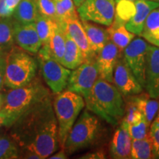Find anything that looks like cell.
<instances>
[{"instance_id":"cell-35","label":"cell","mask_w":159,"mask_h":159,"mask_svg":"<svg viewBox=\"0 0 159 159\" xmlns=\"http://www.w3.org/2000/svg\"><path fill=\"white\" fill-rule=\"evenodd\" d=\"M21 0H5V7L7 11L13 15V11Z\"/></svg>"},{"instance_id":"cell-25","label":"cell","mask_w":159,"mask_h":159,"mask_svg":"<svg viewBox=\"0 0 159 159\" xmlns=\"http://www.w3.org/2000/svg\"><path fill=\"white\" fill-rule=\"evenodd\" d=\"M130 158H153L152 142L149 135L142 139H133Z\"/></svg>"},{"instance_id":"cell-40","label":"cell","mask_w":159,"mask_h":159,"mask_svg":"<svg viewBox=\"0 0 159 159\" xmlns=\"http://www.w3.org/2000/svg\"><path fill=\"white\" fill-rule=\"evenodd\" d=\"M4 102H5V96H3L2 94L0 93V110L3 107Z\"/></svg>"},{"instance_id":"cell-28","label":"cell","mask_w":159,"mask_h":159,"mask_svg":"<svg viewBox=\"0 0 159 159\" xmlns=\"http://www.w3.org/2000/svg\"><path fill=\"white\" fill-rule=\"evenodd\" d=\"M34 23L42 46L47 44L50 40L51 35L52 34L53 30L57 21L39 16Z\"/></svg>"},{"instance_id":"cell-29","label":"cell","mask_w":159,"mask_h":159,"mask_svg":"<svg viewBox=\"0 0 159 159\" xmlns=\"http://www.w3.org/2000/svg\"><path fill=\"white\" fill-rule=\"evenodd\" d=\"M19 148L8 136H0V159L19 158Z\"/></svg>"},{"instance_id":"cell-31","label":"cell","mask_w":159,"mask_h":159,"mask_svg":"<svg viewBox=\"0 0 159 159\" xmlns=\"http://www.w3.org/2000/svg\"><path fill=\"white\" fill-rule=\"evenodd\" d=\"M150 127L149 137L152 142L153 158H159V111Z\"/></svg>"},{"instance_id":"cell-21","label":"cell","mask_w":159,"mask_h":159,"mask_svg":"<svg viewBox=\"0 0 159 159\" xmlns=\"http://www.w3.org/2000/svg\"><path fill=\"white\" fill-rule=\"evenodd\" d=\"M127 99H130L136 105L150 125L159 111L158 101L150 97L148 94H143L142 92L139 94L128 96Z\"/></svg>"},{"instance_id":"cell-33","label":"cell","mask_w":159,"mask_h":159,"mask_svg":"<svg viewBox=\"0 0 159 159\" xmlns=\"http://www.w3.org/2000/svg\"><path fill=\"white\" fill-rule=\"evenodd\" d=\"M150 126L144 117H143L139 122L128 125V130L133 139H142L149 135Z\"/></svg>"},{"instance_id":"cell-8","label":"cell","mask_w":159,"mask_h":159,"mask_svg":"<svg viewBox=\"0 0 159 159\" xmlns=\"http://www.w3.org/2000/svg\"><path fill=\"white\" fill-rule=\"evenodd\" d=\"M99 77L95 58L86 60L71 72L66 90L77 93L84 98L90 92Z\"/></svg>"},{"instance_id":"cell-42","label":"cell","mask_w":159,"mask_h":159,"mask_svg":"<svg viewBox=\"0 0 159 159\" xmlns=\"http://www.w3.org/2000/svg\"><path fill=\"white\" fill-rule=\"evenodd\" d=\"M116 1H118V0H116ZM128 1H130V2H134L136 1V0H128Z\"/></svg>"},{"instance_id":"cell-27","label":"cell","mask_w":159,"mask_h":159,"mask_svg":"<svg viewBox=\"0 0 159 159\" xmlns=\"http://www.w3.org/2000/svg\"><path fill=\"white\" fill-rule=\"evenodd\" d=\"M14 20L11 16L0 18V50L11 48L13 40Z\"/></svg>"},{"instance_id":"cell-18","label":"cell","mask_w":159,"mask_h":159,"mask_svg":"<svg viewBox=\"0 0 159 159\" xmlns=\"http://www.w3.org/2000/svg\"><path fill=\"white\" fill-rule=\"evenodd\" d=\"M134 4V14L125 23V27L128 31L141 36L147 18L151 12L159 7V2L151 0H136Z\"/></svg>"},{"instance_id":"cell-23","label":"cell","mask_w":159,"mask_h":159,"mask_svg":"<svg viewBox=\"0 0 159 159\" xmlns=\"http://www.w3.org/2000/svg\"><path fill=\"white\" fill-rule=\"evenodd\" d=\"M39 16L34 0H21L13 13L16 21L23 24L35 22Z\"/></svg>"},{"instance_id":"cell-22","label":"cell","mask_w":159,"mask_h":159,"mask_svg":"<svg viewBox=\"0 0 159 159\" xmlns=\"http://www.w3.org/2000/svg\"><path fill=\"white\" fill-rule=\"evenodd\" d=\"M65 34L66 49L61 63L66 68L75 69L84 62L85 58L82 51L75 42L74 40L66 33Z\"/></svg>"},{"instance_id":"cell-44","label":"cell","mask_w":159,"mask_h":159,"mask_svg":"<svg viewBox=\"0 0 159 159\" xmlns=\"http://www.w3.org/2000/svg\"><path fill=\"white\" fill-rule=\"evenodd\" d=\"M0 54H1V52H0Z\"/></svg>"},{"instance_id":"cell-20","label":"cell","mask_w":159,"mask_h":159,"mask_svg":"<svg viewBox=\"0 0 159 159\" xmlns=\"http://www.w3.org/2000/svg\"><path fill=\"white\" fill-rule=\"evenodd\" d=\"M107 30L110 39L118 47L120 51L124 50L135 37V34L127 30L125 21L116 15L112 25L109 26Z\"/></svg>"},{"instance_id":"cell-13","label":"cell","mask_w":159,"mask_h":159,"mask_svg":"<svg viewBox=\"0 0 159 159\" xmlns=\"http://www.w3.org/2000/svg\"><path fill=\"white\" fill-rule=\"evenodd\" d=\"M145 89L150 97L159 98V47L148 45L145 67Z\"/></svg>"},{"instance_id":"cell-26","label":"cell","mask_w":159,"mask_h":159,"mask_svg":"<svg viewBox=\"0 0 159 159\" xmlns=\"http://www.w3.org/2000/svg\"><path fill=\"white\" fill-rule=\"evenodd\" d=\"M57 23H63L69 20L78 18L73 0H54Z\"/></svg>"},{"instance_id":"cell-14","label":"cell","mask_w":159,"mask_h":159,"mask_svg":"<svg viewBox=\"0 0 159 159\" xmlns=\"http://www.w3.org/2000/svg\"><path fill=\"white\" fill-rule=\"evenodd\" d=\"M119 49L111 40L108 41L96 55L99 77L113 83L114 69L119 59Z\"/></svg>"},{"instance_id":"cell-11","label":"cell","mask_w":159,"mask_h":159,"mask_svg":"<svg viewBox=\"0 0 159 159\" xmlns=\"http://www.w3.org/2000/svg\"><path fill=\"white\" fill-rule=\"evenodd\" d=\"M113 83L123 96L139 94L144 90L124 58L119 59L117 61L114 69Z\"/></svg>"},{"instance_id":"cell-43","label":"cell","mask_w":159,"mask_h":159,"mask_svg":"<svg viewBox=\"0 0 159 159\" xmlns=\"http://www.w3.org/2000/svg\"><path fill=\"white\" fill-rule=\"evenodd\" d=\"M151 1H154V2H159V0H151Z\"/></svg>"},{"instance_id":"cell-6","label":"cell","mask_w":159,"mask_h":159,"mask_svg":"<svg viewBox=\"0 0 159 159\" xmlns=\"http://www.w3.org/2000/svg\"><path fill=\"white\" fill-rule=\"evenodd\" d=\"M101 124L98 117L85 110L69 131L63 148L71 155L94 144L100 134Z\"/></svg>"},{"instance_id":"cell-10","label":"cell","mask_w":159,"mask_h":159,"mask_svg":"<svg viewBox=\"0 0 159 159\" xmlns=\"http://www.w3.org/2000/svg\"><path fill=\"white\" fill-rule=\"evenodd\" d=\"M38 61L43 79L53 94L62 92L68 84L70 69L53 59L38 58Z\"/></svg>"},{"instance_id":"cell-1","label":"cell","mask_w":159,"mask_h":159,"mask_svg":"<svg viewBox=\"0 0 159 159\" xmlns=\"http://www.w3.org/2000/svg\"><path fill=\"white\" fill-rule=\"evenodd\" d=\"M10 128V136L19 147V153L33 152L43 159L61 147L52 94L25 111Z\"/></svg>"},{"instance_id":"cell-9","label":"cell","mask_w":159,"mask_h":159,"mask_svg":"<svg viewBox=\"0 0 159 159\" xmlns=\"http://www.w3.org/2000/svg\"><path fill=\"white\" fill-rule=\"evenodd\" d=\"M148 43L141 38L134 39L124 49V60L143 88H145V67Z\"/></svg>"},{"instance_id":"cell-2","label":"cell","mask_w":159,"mask_h":159,"mask_svg":"<svg viewBox=\"0 0 159 159\" xmlns=\"http://www.w3.org/2000/svg\"><path fill=\"white\" fill-rule=\"evenodd\" d=\"M86 109L111 125H117L125 115L122 93L112 83L99 77L86 97Z\"/></svg>"},{"instance_id":"cell-39","label":"cell","mask_w":159,"mask_h":159,"mask_svg":"<svg viewBox=\"0 0 159 159\" xmlns=\"http://www.w3.org/2000/svg\"><path fill=\"white\" fill-rule=\"evenodd\" d=\"M6 125H7V119H6L5 116L0 114V127L6 126Z\"/></svg>"},{"instance_id":"cell-37","label":"cell","mask_w":159,"mask_h":159,"mask_svg":"<svg viewBox=\"0 0 159 159\" xmlns=\"http://www.w3.org/2000/svg\"><path fill=\"white\" fill-rule=\"evenodd\" d=\"M11 13L5 7V0H0V18L11 16Z\"/></svg>"},{"instance_id":"cell-38","label":"cell","mask_w":159,"mask_h":159,"mask_svg":"<svg viewBox=\"0 0 159 159\" xmlns=\"http://www.w3.org/2000/svg\"><path fill=\"white\" fill-rule=\"evenodd\" d=\"M66 152H65V150L62 149L61 151H59L58 152L55 153L54 155H51L50 157H49V158L51 159H64V158H67Z\"/></svg>"},{"instance_id":"cell-15","label":"cell","mask_w":159,"mask_h":159,"mask_svg":"<svg viewBox=\"0 0 159 159\" xmlns=\"http://www.w3.org/2000/svg\"><path fill=\"white\" fill-rule=\"evenodd\" d=\"M133 139L128 130V124L122 120L115 130L110 143V156L115 159L130 158Z\"/></svg>"},{"instance_id":"cell-30","label":"cell","mask_w":159,"mask_h":159,"mask_svg":"<svg viewBox=\"0 0 159 159\" xmlns=\"http://www.w3.org/2000/svg\"><path fill=\"white\" fill-rule=\"evenodd\" d=\"M40 16L57 22L54 0H34Z\"/></svg>"},{"instance_id":"cell-3","label":"cell","mask_w":159,"mask_h":159,"mask_svg":"<svg viewBox=\"0 0 159 159\" xmlns=\"http://www.w3.org/2000/svg\"><path fill=\"white\" fill-rule=\"evenodd\" d=\"M50 94L49 89L38 77L28 84L11 89L5 96V102L0 110V114L7 119L6 127L10 128L25 111Z\"/></svg>"},{"instance_id":"cell-34","label":"cell","mask_w":159,"mask_h":159,"mask_svg":"<svg viewBox=\"0 0 159 159\" xmlns=\"http://www.w3.org/2000/svg\"><path fill=\"white\" fill-rule=\"evenodd\" d=\"M5 55L0 54V91L2 90L3 86L5 85Z\"/></svg>"},{"instance_id":"cell-4","label":"cell","mask_w":159,"mask_h":159,"mask_svg":"<svg viewBox=\"0 0 159 159\" xmlns=\"http://www.w3.org/2000/svg\"><path fill=\"white\" fill-rule=\"evenodd\" d=\"M5 85L10 89L28 84L36 76V60L16 47L5 53Z\"/></svg>"},{"instance_id":"cell-41","label":"cell","mask_w":159,"mask_h":159,"mask_svg":"<svg viewBox=\"0 0 159 159\" xmlns=\"http://www.w3.org/2000/svg\"><path fill=\"white\" fill-rule=\"evenodd\" d=\"M85 0H73V2H74L75 6H76V7H78L80 5L82 4L83 2H84Z\"/></svg>"},{"instance_id":"cell-32","label":"cell","mask_w":159,"mask_h":159,"mask_svg":"<svg viewBox=\"0 0 159 159\" xmlns=\"http://www.w3.org/2000/svg\"><path fill=\"white\" fill-rule=\"evenodd\" d=\"M143 114L139 109L130 99H127V104L125 105V115L123 120L125 121L128 125H133L139 122L142 119Z\"/></svg>"},{"instance_id":"cell-36","label":"cell","mask_w":159,"mask_h":159,"mask_svg":"<svg viewBox=\"0 0 159 159\" xmlns=\"http://www.w3.org/2000/svg\"><path fill=\"white\" fill-rule=\"evenodd\" d=\"M81 158H89V159H98V158H105V155L102 151H97L94 152H91V153H88L83 157Z\"/></svg>"},{"instance_id":"cell-7","label":"cell","mask_w":159,"mask_h":159,"mask_svg":"<svg viewBox=\"0 0 159 159\" xmlns=\"http://www.w3.org/2000/svg\"><path fill=\"white\" fill-rule=\"evenodd\" d=\"M116 0H85L77 8L81 21L109 27L116 14Z\"/></svg>"},{"instance_id":"cell-12","label":"cell","mask_w":159,"mask_h":159,"mask_svg":"<svg viewBox=\"0 0 159 159\" xmlns=\"http://www.w3.org/2000/svg\"><path fill=\"white\" fill-rule=\"evenodd\" d=\"M13 40L20 48L31 54L39 52L42 46L34 22L23 24L15 20Z\"/></svg>"},{"instance_id":"cell-5","label":"cell","mask_w":159,"mask_h":159,"mask_svg":"<svg viewBox=\"0 0 159 159\" xmlns=\"http://www.w3.org/2000/svg\"><path fill=\"white\" fill-rule=\"evenodd\" d=\"M85 106L84 98L77 93L66 90L58 93L53 100V107L57 125L58 138L63 148L69 131Z\"/></svg>"},{"instance_id":"cell-16","label":"cell","mask_w":159,"mask_h":159,"mask_svg":"<svg viewBox=\"0 0 159 159\" xmlns=\"http://www.w3.org/2000/svg\"><path fill=\"white\" fill-rule=\"evenodd\" d=\"M66 49V34L58 23H56L50 40L47 44L41 46L38 58L53 59L61 63Z\"/></svg>"},{"instance_id":"cell-24","label":"cell","mask_w":159,"mask_h":159,"mask_svg":"<svg viewBox=\"0 0 159 159\" xmlns=\"http://www.w3.org/2000/svg\"><path fill=\"white\" fill-rule=\"evenodd\" d=\"M141 36L151 44L159 47V7L147 18Z\"/></svg>"},{"instance_id":"cell-19","label":"cell","mask_w":159,"mask_h":159,"mask_svg":"<svg viewBox=\"0 0 159 159\" xmlns=\"http://www.w3.org/2000/svg\"><path fill=\"white\" fill-rule=\"evenodd\" d=\"M81 22L88 38L91 48L97 55L111 40L108 30L87 21H81Z\"/></svg>"},{"instance_id":"cell-17","label":"cell","mask_w":159,"mask_h":159,"mask_svg":"<svg viewBox=\"0 0 159 159\" xmlns=\"http://www.w3.org/2000/svg\"><path fill=\"white\" fill-rule=\"evenodd\" d=\"M58 24L63 30L74 40L75 42L80 47L84 56L85 61L94 59L96 57V54L91 48L85 30L79 18Z\"/></svg>"}]
</instances>
